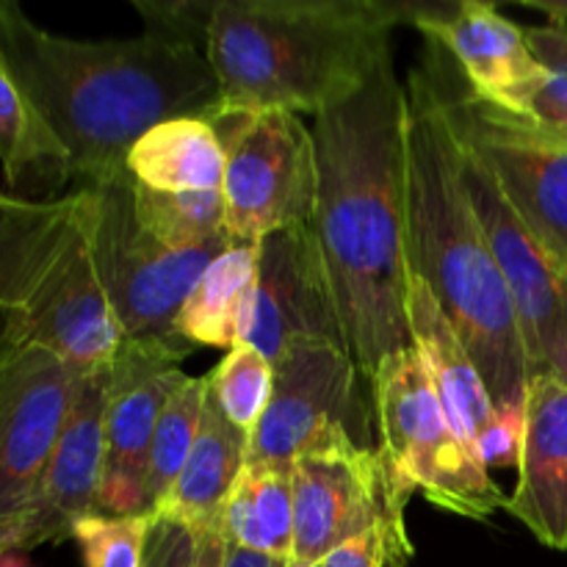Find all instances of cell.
I'll return each instance as SVG.
<instances>
[{
	"instance_id": "obj_1",
	"label": "cell",
	"mask_w": 567,
	"mask_h": 567,
	"mask_svg": "<svg viewBox=\"0 0 567 567\" xmlns=\"http://www.w3.org/2000/svg\"><path fill=\"white\" fill-rule=\"evenodd\" d=\"M408 92L393 59L347 103L313 116L319 236L349 358L365 385L410 341Z\"/></svg>"
},
{
	"instance_id": "obj_2",
	"label": "cell",
	"mask_w": 567,
	"mask_h": 567,
	"mask_svg": "<svg viewBox=\"0 0 567 567\" xmlns=\"http://www.w3.org/2000/svg\"><path fill=\"white\" fill-rule=\"evenodd\" d=\"M0 59L64 147L78 188L131 175L127 153L150 127L221 114L205 50L155 33L100 42L59 37L0 0Z\"/></svg>"
},
{
	"instance_id": "obj_3",
	"label": "cell",
	"mask_w": 567,
	"mask_h": 567,
	"mask_svg": "<svg viewBox=\"0 0 567 567\" xmlns=\"http://www.w3.org/2000/svg\"><path fill=\"white\" fill-rule=\"evenodd\" d=\"M408 264L474 358L496 410L526 408L529 358L518 313L463 181L441 86L421 59L408 75Z\"/></svg>"
},
{
	"instance_id": "obj_4",
	"label": "cell",
	"mask_w": 567,
	"mask_h": 567,
	"mask_svg": "<svg viewBox=\"0 0 567 567\" xmlns=\"http://www.w3.org/2000/svg\"><path fill=\"white\" fill-rule=\"evenodd\" d=\"M415 6L382 0H219L208 55L221 114H313L347 103L393 59V31Z\"/></svg>"
},
{
	"instance_id": "obj_5",
	"label": "cell",
	"mask_w": 567,
	"mask_h": 567,
	"mask_svg": "<svg viewBox=\"0 0 567 567\" xmlns=\"http://www.w3.org/2000/svg\"><path fill=\"white\" fill-rule=\"evenodd\" d=\"M0 310L22 343L78 371L114 360L125 338L94 266L89 188L59 197L0 192Z\"/></svg>"
},
{
	"instance_id": "obj_6",
	"label": "cell",
	"mask_w": 567,
	"mask_h": 567,
	"mask_svg": "<svg viewBox=\"0 0 567 567\" xmlns=\"http://www.w3.org/2000/svg\"><path fill=\"white\" fill-rule=\"evenodd\" d=\"M369 391L377 449L404 496L421 493L432 507L468 520H487L507 507L509 496L460 441L413 347L388 354Z\"/></svg>"
},
{
	"instance_id": "obj_7",
	"label": "cell",
	"mask_w": 567,
	"mask_h": 567,
	"mask_svg": "<svg viewBox=\"0 0 567 567\" xmlns=\"http://www.w3.org/2000/svg\"><path fill=\"white\" fill-rule=\"evenodd\" d=\"M83 188L92 194L94 266L122 338L192 352V343L177 336V316L203 271L233 241L216 238L181 249L161 244L133 208V175Z\"/></svg>"
},
{
	"instance_id": "obj_8",
	"label": "cell",
	"mask_w": 567,
	"mask_h": 567,
	"mask_svg": "<svg viewBox=\"0 0 567 567\" xmlns=\"http://www.w3.org/2000/svg\"><path fill=\"white\" fill-rule=\"evenodd\" d=\"M210 125L225 147L221 197L233 244H258L271 233L313 221L316 142L302 116L233 111Z\"/></svg>"
},
{
	"instance_id": "obj_9",
	"label": "cell",
	"mask_w": 567,
	"mask_h": 567,
	"mask_svg": "<svg viewBox=\"0 0 567 567\" xmlns=\"http://www.w3.org/2000/svg\"><path fill=\"white\" fill-rule=\"evenodd\" d=\"M426 42L424 61L441 86L460 144L491 166L524 219L567 255V147L529 116L480 97L468 83L463 86L446 50Z\"/></svg>"
},
{
	"instance_id": "obj_10",
	"label": "cell",
	"mask_w": 567,
	"mask_h": 567,
	"mask_svg": "<svg viewBox=\"0 0 567 567\" xmlns=\"http://www.w3.org/2000/svg\"><path fill=\"white\" fill-rule=\"evenodd\" d=\"M293 551L288 565L324 563L336 548L382 526H404L410 496L399 491L380 449L343 426L321 430L291 465Z\"/></svg>"
},
{
	"instance_id": "obj_11",
	"label": "cell",
	"mask_w": 567,
	"mask_h": 567,
	"mask_svg": "<svg viewBox=\"0 0 567 567\" xmlns=\"http://www.w3.org/2000/svg\"><path fill=\"white\" fill-rule=\"evenodd\" d=\"M460 166L513 297L529 374L567 382V255L524 219L491 166L465 144H460Z\"/></svg>"
},
{
	"instance_id": "obj_12",
	"label": "cell",
	"mask_w": 567,
	"mask_h": 567,
	"mask_svg": "<svg viewBox=\"0 0 567 567\" xmlns=\"http://www.w3.org/2000/svg\"><path fill=\"white\" fill-rule=\"evenodd\" d=\"M271 369L269 408L249 432L244 465L291 468L297 454L330 426H343L360 446H371L363 377L347 349L321 338H297Z\"/></svg>"
},
{
	"instance_id": "obj_13",
	"label": "cell",
	"mask_w": 567,
	"mask_h": 567,
	"mask_svg": "<svg viewBox=\"0 0 567 567\" xmlns=\"http://www.w3.org/2000/svg\"><path fill=\"white\" fill-rule=\"evenodd\" d=\"M83 371L50 349H17L0 365V546H14L48 471Z\"/></svg>"
},
{
	"instance_id": "obj_14",
	"label": "cell",
	"mask_w": 567,
	"mask_h": 567,
	"mask_svg": "<svg viewBox=\"0 0 567 567\" xmlns=\"http://www.w3.org/2000/svg\"><path fill=\"white\" fill-rule=\"evenodd\" d=\"M183 349L150 341H122L111 360L109 402H105V463L97 513L147 515L150 449L155 426L172 393L186 374Z\"/></svg>"
},
{
	"instance_id": "obj_15",
	"label": "cell",
	"mask_w": 567,
	"mask_h": 567,
	"mask_svg": "<svg viewBox=\"0 0 567 567\" xmlns=\"http://www.w3.org/2000/svg\"><path fill=\"white\" fill-rule=\"evenodd\" d=\"M297 338H321L347 349L336 288L313 225L286 227L258 241V299L247 343L275 363Z\"/></svg>"
},
{
	"instance_id": "obj_16",
	"label": "cell",
	"mask_w": 567,
	"mask_h": 567,
	"mask_svg": "<svg viewBox=\"0 0 567 567\" xmlns=\"http://www.w3.org/2000/svg\"><path fill=\"white\" fill-rule=\"evenodd\" d=\"M111 363L83 371L61 426L37 502L14 540V551H33L72 537L78 520L97 513L105 463V402Z\"/></svg>"
},
{
	"instance_id": "obj_17",
	"label": "cell",
	"mask_w": 567,
	"mask_h": 567,
	"mask_svg": "<svg viewBox=\"0 0 567 567\" xmlns=\"http://www.w3.org/2000/svg\"><path fill=\"white\" fill-rule=\"evenodd\" d=\"M413 25L441 44L480 97L504 109L520 100L546 78L526 44V28L515 25L493 3L460 0L452 6H415Z\"/></svg>"
},
{
	"instance_id": "obj_18",
	"label": "cell",
	"mask_w": 567,
	"mask_h": 567,
	"mask_svg": "<svg viewBox=\"0 0 567 567\" xmlns=\"http://www.w3.org/2000/svg\"><path fill=\"white\" fill-rule=\"evenodd\" d=\"M507 509L543 546L567 548V382L532 377L518 485Z\"/></svg>"
},
{
	"instance_id": "obj_19",
	"label": "cell",
	"mask_w": 567,
	"mask_h": 567,
	"mask_svg": "<svg viewBox=\"0 0 567 567\" xmlns=\"http://www.w3.org/2000/svg\"><path fill=\"white\" fill-rule=\"evenodd\" d=\"M408 316L410 341H413V349L424 363L426 377H430L449 421L457 430L460 441L476 457V443L496 413L491 391H487L474 358L454 332L452 321L446 319L437 299L413 275H410Z\"/></svg>"
},
{
	"instance_id": "obj_20",
	"label": "cell",
	"mask_w": 567,
	"mask_h": 567,
	"mask_svg": "<svg viewBox=\"0 0 567 567\" xmlns=\"http://www.w3.org/2000/svg\"><path fill=\"white\" fill-rule=\"evenodd\" d=\"M247 460V432L238 430L210 393L205 399L197 443L155 518H172L197 532H221V509Z\"/></svg>"
},
{
	"instance_id": "obj_21",
	"label": "cell",
	"mask_w": 567,
	"mask_h": 567,
	"mask_svg": "<svg viewBox=\"0 0 567 567\" xmlns=\"http://www.w3.org/2000/svg\"><path fill=\"white\" fill-rule=\"evenodd\" d=\"M258 299V244H233L188 291L177 316V336L192 347H225L249 341Z\"/></svg>"
},
{
	"instance_id": "obj_22",
	"label": "cell",
	"mask_w": 567,
	"mask_h": 567,
	"mask_svg": "<svg viewBox=\"0 0 567 567\" xmlns=\"http://www.w3.org/2000/svg\"><path fill=\"white\" fill-rule=\"evenodd\" d=\"M133 181L153 192H219L225 147L205 120H169L150 127L127 153Z\"/></svg>"
},
{
	"instance_id": "obj_23",
	"label": "cell",
	"mask_w": 567,
	"mask_h": 567,
	"mask_svg": "<svg viewBox=\"0 0 567 567\" xmlns=\"http://www.w3.org/2000/svg\"><path fill=\"white\" fill-rule=\"evenodd\" d=\"M221 535L233 546L288 559L293 551V480L282 465H244L221 509Z\"/></svg>"
},
{
	"instance_id": "obj_24",
	"label": "cell",
	"mask_w": 567,
	"mask_h": 567,
	"mask_svg": "<svg viewBox=\"0 0 567 567\" xmlns=\"http://www.w3.org/2000/svg\"><path fill=\"white\" fill-rule=\"evenodd\" d=\"M0 169L11 194L20 197H31L33 192H55L70 183L64 147L39 120L3 59H0Z\"/></svg>"
},
{
	"instance_id": "obj_25",
	"label": "cell",
	"mask_w": 567,
	"mask_h": 567,
	"mask_svg": "<svg viewBox=\"0 0 567 567\" xmlns=\"http://www.w3.org/2000/svg\"><path fill=\"white\" fill-rule=\"evenodd\" d=\"M205 399H208V377H186L161 413L153 449H150L147 485H144L147 515H153L164 504L192 457L199 426H203Z\"/></svg>"
},
{
	"instance_id": "obj_26",
	"label": "cell",
	"mask_w": 567,
	"mask_h": 567,
	"mask_svg": "<svg viewBox=\"0 0 567 567\" xmlns=\"http://www.w3.org/2000/svg\"><path fill=\"white\" fill-rule=\"evenodd\" d=\"M133 208L144 230L166 247H197L216 238H230L225 230L221 188L166 194L133 181Z\"/></svg>"
},
{
	"instance_id": "obj_27",
	"label": "cell",
	"mask_w": 567,
	"mask_h": 567,
	"mask_svg": "<svg viewBox=\"0 0 567 567\" xmlns=\"http://www.w3.org/2000/svg\"><path fill=\"white\" fill-rule=\"evenodd\" d=\"M208 385L221 413L249 437V432L258 426L260 415L269 408L275 369H271V360L260 354L252 343H238L210 371Z\"/></svg>"
},
{
	"instance_id": "obj_28",
	"label": "cell",
	"mask_w": 567,
	"mask_h": 567,
	"mask_svg": "<svg viewBox=\"0 0 567 567\" xmlns=\"http://www.w3.org/2000/svg\"><path fill=\"white\" fill-rule=\"evenodd\" d=\"M153 515L92 513L78 520L72 540L78 543L83 567H142Z\"/></svg>"
},
{
	"instance_id": "obj_29",
	"label": "cell",
	"mask_w": 567,
	"mask_h": 567,
	"mask_svg": "<svg viewBox=\"0 0 567 567\" xmlns=\"http://www.w3.org/2000/svg\"><path fill=\"white\" fill-rule=\"evenodd\" d=\"M227 540L219 529L197 532L172 518L150 526L142 567H225Z\"/></svg>"
},
{
	"instance_id": "obj_30",
	"label": "cell",
	"mask_w": 567,
	"mask_h": 567,
	"mask_svg": "<svg viewBox=\"0 0 567 567\" xmlns=\"http://www.w3.org/2000/svg\"><path fill=\"white\" fill-rule=\"evenodd\" d=\"M413 554L408 526H382L343 543L321 567H410Z\"/></svg>"
},
{
	"instance_id": "obj_31",
	"label": "cell",
	"mask_w": 567,
	"mask_h": 567,
	"mask_svg": "<svg viewBox=\"0 0 567 567\" xmlns=\"http://www.w3.org/2000/svg\"><path fill=\"white\" fill-rule=\"evenodd\" d=\"M144 20V33L172 39V42H186L194 48L205 50L208 39L210 17H214L216 3H197V0H172V3H133Z\"/></svg>"
},
{
	"instance_id": "obj_32",
	"label": "cell",
	"mask_w": 567,
	"mask_h": 567,
	"mask_svg": "<svg viewBox=\"0 0 567 567\" xmlns=\"http://www.w3.org/2000/svg\"><path fill=\"white\" fill-rule=\"evenodd\" d=\"M526 435V408H507L493 413L491 426L476 443V460L491 468H518Z\"/></svg>"
},
{
	"instance_id": "obj_33",
	"label": "cell",
	"mask_w": 567,
	"mask_h": 567,
	"mask_svg": "<svg viewBox=\"0 0 567 567\" xmlns=\"http://www.w3.org/2000/svg\"><path fill=\"white\" fill-rule=\"evenodd\" d=\"M513 111L529 116L532 122L546 127L551 136L567 142V78L546 72V78Z\"/></svg>"
},
{
	"instance_id": "obj_34",
	"label": "cell",
	"mask_w": 567,
	"mask_h": 567,
	"mask_svg": "<svg viewBox=\"0 0 567 567\" xmlns=\"http://www.w3.org/2000/svg\"><path fill=\"white\" fill-rule=\"evenodd\" d=\"M526 44L548 75L567 78V22L548 20L546 25L526 28Z\"/></svg>"
},
{
	"instance_id": "obj_35",
	"label": "cell",
	"mask_w": 567,
	"mask_h": 567,
	"mask_svg": "<svg viewBox=\"0 0 567 567\" xmlns=\"http://www.w3.org/2000/svg\"><path fill=\"white\" fill-rule=\"evenodd\" d=\"M225 567H288V559L266 557V554H255L247 551V548L227 543Z\"/></svg>"
},
{
	"instance_id": "obj_36",
	"label": "cell",
	"mask_w": 567,
	"mask_h": 567,
	"mask_svg": "<svg viewBox=\"0 0 567 567\" xmlns=\"http://www.w3.org/2000/svg\"><path fill=\"white\" fill-rule=\"evenodd\" d=\"M20 347H25V343L20 341V336H17L14 324L9 321V316L0 310V365L6 363V360L11 358V354L17 352Z\"/></svg>"
},
{
	"instance_id": "obj_37",
	"label": "cell",
	"mask_w": 567,
	"mask_h": 567,
	"mask_svg": "<svg viewBox=\"0 0 567 567\" xmlns=\"http://www.w3.org/2000/svg\"><path fill=\"white\" fill-rule=\"evenodd\" d=\"M524 6H532L537 11H546L551 20L567 22V0H524Z\"/></svg>"
},
{
	"instance_id": "obj_38",
	"label": "cell",
	"mask_w": 567,
	"mask_h": 567,
	"mask_svg": "<svg viewBox=\"0 0 567 567\" xmlns=\"http://www.w3.org/2000/svg\"><path fill=\"white\" fill-rule=\"evenodd\" d=\"M0 567H33V565L31 559H28V554L0 546Z\"/></svg>"
},
{
	"instance_id": "obj_39",
	"label": "cell",
	"mask_w": 567,
	"mask_h": 567,
	"mask_svg": "<svg viewBox=\"0 0 567 567\" xmlns=\"http://www.w3.org/2000/svg\"><path fill=\"white\" fill-rule=\"evenodd\" d=\"M288 567H321V563H316V565H288Z\"/></svg>"
}]
</instances>
